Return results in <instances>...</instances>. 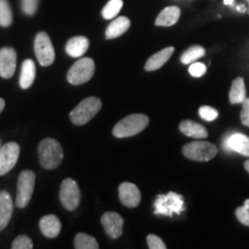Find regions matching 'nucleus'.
Returning a JSON list of instances; mask_svg holds the SVG:
<instances>
[{
  "label": "nucleus",
  "mask_w": 249,
  "mask_h": 249,
  "mask_svg": "<svg viewBox=\"0 0 249 249\" xmlns=\"http://www.w3.org/2000/svg\"><path fill=\"white\" fill-rule=\"evenodd\" d=\"M240 118L242 124L249 127V98H246L245 101L242 102V110Z\"/></svg>",
  "instance_id": "33"
},
{
  "label": "nucleus",
  "mask_w": 249,
  "mask_h": 249,
  "mask_svg": "<svg viewBox=\"0 0 249 249\" xmlns=\"http://www.w3.org/2000/svg\"><path fill=\"white\" fill-rule=\"evenodd\" d=\"M229 98L231 104H242V102L246 99V86L242 77H236L233 81Z\"/></svg>",
  "instance_id": "21"
},
{
  "label": "nucleus",
  "mask_w": 249,
  "mask_h": 249,
  "mask_svg": "<svg viewBox=\"0 0 249 249\" xmlns=\"http://www.w3.org/2000/svg\"><path fill=\"white\" fill-rule=\"evenodd\" d=\"M36 174L33 171H22L18 180V192L15 204L18 208H26L31 200L35 187Z\"/></svg>",
  "instance_id": "6"
},
{
  "label": "nucleus",
  "mask_w": 249,
  "mask_h": 249,
  "mask_svg": "<svg viewBox=\"0 0 249 249\" xmlns=\"http://www.w3.org/2000/svg\"><path fill=\"white\" fill-rule=\"evenodd\" d=\"M74 247L76 249H98L99 245L93 236L86 233H77L74 240Z\"/></svg>",
  "instance_id": "23"
},
{
  "label": "nucleus",
  "mask_w": 249,
  "mask_h": 249,
  "mask_svg": "<svg viewBox=\"0 0 249 249\" xmlns=\"http://www.w3.org/2000/svg\"><path fill=\"white\" fill-rule=\"evenodd\" d=\"M246 1L248 2V8H247V13L249 14V0H246Z\"/></svg>",
  "instance_id": "39"
},
{
  "label": "nucleus",
  "mask_w": 249,
  "mask_h": 249,
  "mask_svg": "<svg viewBox=\"0 0 249 249\" xmlns=\"http://www.w3.org/2000/svg\"><path fill=\"white\" fill-rule=\"evenodd\" d=\"M189 74L194 77H201L203 76L207 71V67H205L204 64L202 62H193L189 66Z\"/></svg>",
  "instance_id": "29"
},
{
  "label": "nucleus",
  "mask_w": 249,
  "mask_h": 249,
  "mask_svg": "<svg viewBox=\"0 0 249 249\" xmlns=\"http://www.w3.org/2000/svg\"><path fill=\"white\" fill-rule=\"evenodd\" d=\"M39 163L46 170H54L61 164L64 158L62 148L57 140L45 139L38 147Z\"/></svg>",
  "instance_id": "1"
},
{
  "label": "nucleus",
  "mask_w": 249,
  "mask_h": 249,
  "mask_svg": "<svg viewBox=\"0 0 249 249\" xmlns=\"http://www.w3.org/2000/svg\"><path fill=\"white\" fill-rule=\"evenodd\" d=\"M244 207H245V208H247V209H249V200H246Z\"/></svg>",
  "instance_id": "38"
},
{
  "label": "nucleus",
  "mask_w": 249,
  "mask_h": 249,
  "mask_svg": "<svg viewBox=\"0 0 249 249\" xmlns=\"http://www.w3.org/2000/svg\"><path fill=\"white\" fill-rule=\"evenodd\" d=\"M179 130L186 136L194 139H205L208 138V130L203 124L195 123L192 120H183L179 124Z\"/></svg>",
  "instance_id": "17"
},
{
  "label": "nucleus",
  "mask_w": 249,
  "mask_h": 249,
  "mask_svg": "<svg viewBox=\"0 0 249 249\" xmlns=\"http://www.w3.org/2000/svg\"><path fill=\"white\" fill-rule=\"evenodd\" d=\"M5 108V101L2 98H0V113H1V111Z\"/></svg>",
  "instance_id": "34"
},
{
  "label": "nucleus",
  "mask_w": 249,
  "mask_h": 249,
  "mask_svg": "<svg viewBox=\"0 0 249 249\" xmlns=\"http://www.w3.org/2000/svg\"><path fill=\"white\" fill-rule=\"evenodd\" d=\"M238 9H239V11H241V12H247V9H246L244 6H239Z\"/></svg>",
  "instance_id": "37"
},
{
  "label": "nucleus",
  "mask_w": 249,
  "mask_h": 249,
  "mask_svg": "<svg viewBox=\"0 0 249 249\" xmlns=\"http://www.w3.org/2000/svg\"><path fill=\"white\" fill-rule=\"evenodd\" d=\"M102 225L107 234L112 239L119 238L123 234L124 219L119 213H112V211L105 213L102 216Z\"/></svg>",
  "instance_id": "11"
},
{
  "label": "nucleus",
  "mask_w": 249,
  "mask_h": 249,
  "mask_svg": "<svg viewBox=\"0 0 249 249\" xmlns=\"http://www.w3.org/2000/svg\"><path fill=\"white\" fill-rule=\"evenodd\" d=\"M13 213V200L8 192H0V231L8 225Z\"/></svg>",
  "instance_id": "14"
},
{
  "label": "nucleus",
  "mask_w": 249,
  "mask_h": 249,
  "mask_svg": "<svg viewBox=\"0 0 249 249\" xmlns=\"http://www.w3.org/2000/svg\"><path fill=\"white\" fill-rule=\"evenodd\" d=\"M148 247L150 249H166V245L161 240L160 236L155 234H149L147 236Z\"/></svg>",
  "instance_id": "30"
},
{
  "label": "nucleus",
  "mask_w": 249,
  "mask_h": 249,
  "mask_svg": "<svg viewBox=\"0 0 249 249\" xmlns=\"http://www.w3.org/2000/svg\"><path fill=\"white\" fill-rule=\"evenodd\" d=\"M36 77V66L35 62L31 59H27L23 61L22 67H21L20 74V87L22 89L30 88L31 85L34 83Z\"/></svg>",
  "instance_id": "20"
},
{
  "label": "nucleus",
  "mask_w": 249,
  "mask_h": 249,
  "mask_svg": "<svg viewBox=\"0 0 249 249\" xmlns=\"http://www.w3.org/2000/svg\"><path fill=\"white\" fill-rule=\"evenodd\" d=\"M218 148L210 142L195 141L183 145L182 154L188 160L195 161H208L216 157Z\"/></svg>",
  "instance_id": "4"
},
{
  "label": "nucleus",
  "mask_w": 249,
  "mask_h": 249,
  "mask_svg": "<svg viewBox=\"0 0 249 249\" xmlns=\"http://www.w3.org/2000/svg\"><path fill=\"white\" fill-rule=\"evenodd\" d=\"M204 54H205L204 48H202V46H198V45H194L192 46V48L187 49L186 51L183 52L181 58H180V60H181L182 64L189 65V64H193V62H195L197 59L203 57Z\"/></svg>",
  "instance_id": "24"
},
{
  "label": "nucleus",
  "mask_w": 249,
  "mask_h": 249,
  "mask_svg": "<svg viewBox=\"0 0 249 249\" xmlns=\"http://www.w3.org/2000/svg\"><path fill=\"white\" fill-rule=\"evenodd\" d=\"M33 247V241L27 235H18V238H15L13 244H12V248L13 249H31Z\"/></svg>",
  "instance_id": "27"
},
{
  "label": "nucleus",
  "mask_w": 249,
  "mask_h": 249,
  "mask_svg": "<svg viewBox=\"0 0 249 249\" xmlns=\"http://www.w3.org/2000/svg\"><path fill=\"white\" fill-rule=\"evenodd\" d=\"M0 148H1V140H0Z\"/></svg>",
  "instance_id": "40"
},
{
  "label": "nucleus",
  "mask_w": 249,
  "mask_h": 249,
  "mask_svg": "<svg viewBox=\"0 0 249 249\" xmlns=\"http://www.w3.org/2000/svg\"><path fill=\"white\" fill-rule=\"evenodd\" d=\"M102 108V101L97 97H88L83 99L77 107L71 112V123L77 126H82L89 123Z\"/></svg>",
  "instance_id": "3"
},
{
  "label": "nucleus",
  "mask_w": 249,
  "mask_h": 249,
  "mask_svg": "<svg viewBox=\"0 0 249 249\" xmlns=\"http://www.w3.org/2000/svg\"><path fill=\"white\" fill-rule=\"evenodd\" d=\"M229 148L249 157V138L244 134H234L229 139Z\"/></svg>",
  "instance_id": "22"
},
{
  "label": "nucleus",
  "mask_w": 249,
  "mask_h": 249,
  "mask_svg": "<svg viewBox=\"0 0 249 249\" xmlns=\"http://www.w3.org/2000/svg\"><path fill=\"white\" fill-rule=\"evenodd\" d=\"M20 156V145L8 142L0 148V176H5L17 165Z\"/></svg>",
  "instance_id": "9"
},
{
  "label": "nucleus",
  "mask_w": 249,
  "mask_h": 249,
  "mask_svg": "<svg viewBox=\"0 0 249 249\" xmlns=\"http://www.w3.org/2000/svg\"><path fill=\"white\" fill-rule=\"evenodd\" d=\"M173 53H174L173 46L163 49L161 51L157 52V53L151 55V57L148 59L147 62H145V65H144V70L147 71L160 70L161 66H164V65L169 61V59L172 57Z\"/></svg>",
  "instance_id": "15"
},
{
  "label": "nucleus",
  "mask_w": 249,
  "mask_h": 249,
  "mask_svg": "<svg viewBox=\"0 0 249 249\" xmlns=\"http://www.w3.org/2000/svg\"><path fill=\"white\" fill-rule=\"evenodd\" d=\"M17 68V52L12 48L0 50V76L2 79H11Z\"/></svg>",
  "instance_id": "10"
},
{
  "label": "nucleus",
  "mask_w": 249,
  "mask_h": 249,
  "mask_svg": "<svg viewBox=\"0 0 249 249\" xmlns=\"http://www.w3.org/2000/svg\"><path fill=\"white\" fill-rule=\"evenodd\" d=\"M148 124L149 118L145 114H130V116H127L123 120H120L113 127L112 133L116 138H129V136H134L141 133L142 130L147 128Z\"/></svg>",
  "instance_id": "2"
},
{
  "label": "nucleus",
  "mask_w": 249,
  "mask_h": 249,
  "mask_svg": "<svg viewBox=\"0 0 249 249\" xmlns=\"http://www.w3.org/2000/svg\"><path fill=\"white\" fill-rule=\"evenodd\" d=\"M235 217L241 224L249 226V209L245 207H239L235 210Z\"/></svg>",
  "instance_id": "32"
},
{
  "label": "nucleus",
  "mask_w": 249,
  "mask_h": 249,
  "mask_svg": "<svg viewBox=\"0 0 249 249\" xmlns=\"http://www.w3.org/2000/svg\"><path fill=\"white\" fill-rule=\"evenodd\" d=\"M245 169H246V171H247V172L249 173V160H247V161H245Z\"/></svg>",
  "instance_id": "35"
},
{
  "label": "nucleus",
  "mask_w": 249,
  "mask_h": 249,
  "mask_svg": "<svg viewBox=\"0 0 249 249\" xmlns=\"http://www.w3.org/2000/svg\"><path fill=\"white\" fill-rule=\"evenodd\" d=\"M35 54L40 66H50L53 64L55 52L51 39L46 33L37 34L35 38Z\"/></svg>",
  "instance_id": "7"
},
{
  "label": "nucleus",
  "mask_w": 249,
  "mask_h": 249,
  "mask_svg": "<svg viewBox=\"0 0 249 249\" xmlns=\"http://www.w3.org/2000/svg\"><path fill=\"white\" fill-rule=\"evenodd\" d=\"M22 1V11L24 14L33 15L36 13L38 7V0H21Z\"/></svg>",
  "instance_id": "31"
},
{
  "label": "nucleus",
  "mask_w": 249,
  "mask_h": 249,
  "mask_svg": "<svg viewBox=\"0 0 249 249\" xmlns=\"http://www.w3.org/2000/svg\"><path fill=\"white\" fill-rule=\"evenodd\" d=\"M123 0H110L105 7L103 8L102 15L105 20H111L114 17H117V14L119 13L120 9L123 8Z\"/></svg>",
  "instance_id": "25"
},
{
  "label": "nucleus",
  "mask_w": 249,
  "mask_h": 249,
  "mask_svg": "<svg viewBox=\"0 0 249 249\" xmlns=\"http://www.w3.org/2000/svg\"><path fill=\"white\" fill-rule=\"evenodd\" d=\"M130 27V20L126 17H119L116 20H113L108 24L105 31V36L107 39H113L117 38L126 33Z\"/></svg>",
  "instance_id": "19"
},
{
  "label": "nucleus",
  "mask_w": 249,
  "mask_h": 249,
  "mask_svg": "<svg viewBox=\"0 0 249 249\" xmlns=\"http://www.w3.org/2000/svg\"><path fill=\"white\" fill-rule=\"evenodd\" d=\"M198 113H200V117L202 119L207 121H213L218 117L217 110H214V108L211 107H208V105H203V107H201L200 110H198Z\"/></svg>",
  "instance_id": "28"
},
{
  "label": "nucleus",
  "mask_w": 249,
  "mask_h": 249,
  "mask_svg": "<svg viewBox=\"0 0 249 249\" xmlns=\"http://www.w3.org/2000/svg\"><path fill=\"white\" fill-rule=\"evenodd\" d=\"M12 21H13V14L9 2L7 0H0V26H11Z\"/></svg>",
  "instance_id": "26"
},
{
  "label": "nucleus",
  "mask_w": 249,
  "mask_h": 249,
  "mask_svg": "<svg viewBox=\"0 0 249 249\" xmlns=\"http://www.w3.org/2000/svg\"><path fill=\"white\" fill-rule=\"evenodd\" d=\"M89 48V39L85 36H76L71 38L66 44V52L73 58H81Z\"/></svg>",
  "instance_id": "16"
},
{
  "label": "nucleus",
  "mask_w": 249,
  "mask_h": 249,
  "mask_svg": "<svg viewBox=\"0 0 249 249\" xmlns=\"http://www.w3.org/2000/svg\"><path fill=\"white\" fill-rule=\"evenodd\" d=\"M80 188L75 180L67 178L61 182L60 187V202L65 209L73 211L80 204Z\"/></svg>",
  "instance_id": "8"
},
{
  "label": "nucleus",
  "mask_w": 249,
  "mask_h": 249,
  "mask_svg": "<svg viewBox=\"0 0 249 249\" xmlns=\"http://www.w3.org/2000/svg\"><path fill=\"white\" fill-rule=\"evenodd\" d=\"M180 18V8L177 6H169L164 8L156 18L155 24L158 27H171L178 22Z\"/></svg>",
  "instance_id": "18"
},
{
  "label": "nucleus",
  "mask_w": 249,
  "mask_h": 249,
  "mask_svg": "<svg viewBox=\"0 0 249 249\" xmlns=\"http://www.w3.org/2000/svg\"><path fill=\"white\" fill-rule=\"evenodd\" d=\"M39 230L46 238H55L59 235L61 230V223L54 214H48L40 218Z\"/></svg>",
  "instance_id": "13"
},
{
  "label": "nucleus",
  "mask_w": 249,
  "mask_h": 249,
  "mask_svg": "<svg viewBox=\"0 0 249 249\" xmlns=\"http://www.w3.org/2000/svg\"><path fill=\"white\" fill-rule=\"evenodd\" d=\"M95 74V62L90 58H81L70 68L67 81L73 86L88 82Z\"/></svg>",
  "instance_id": "5"
},
{
  "label": "nucleus",
  "mask_w": 249,
  "mask_h": 249,
  "mask_svg": "<svg viewBox=\"0 0 249 249\" xmlns=\"http://www.w3.org/2000/svg\"><path fill=\"white\" fill-rule=\"evenodd\" d=\"M119 198L126 207L135 208L141 202V192L134 183L123 182L119 186Z\"/></svg>",
  "instance_id": "12"
},
{
  "label": "nucleus",
  "mask_w": 249,
  "mask_h": 249,
  "mask_svg": "<svg viewBox=\"0 0 249 249\" xmlns=\"http://www.w3.org/2000/svg\"><path fill=\"white\" fill-rule=\"evenodd\" d=\"M234 0H224V4L225 5H232Z\"/></svg>",
  "instance_id": "36"
}]
</instances>
